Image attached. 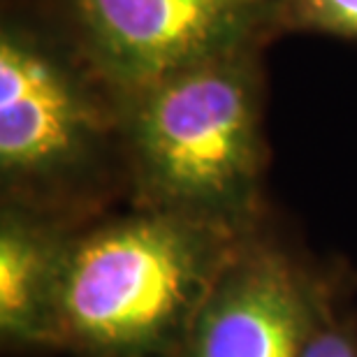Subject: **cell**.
Segmentation results:
<instances>
[{"label": "cell", "mask_w": 357, "mask_h": 357, "mask_svg": "<svg viewBox=\"0 0 357 357\" xmlns=\"http://www.w3.org/2000/svg\"><path fill=\"white\" fill-rule=\"evenodd\" d=\"M330 283L258 227L220 271L178 357H299Z\"/></svg>", "instance_id": "obj_5"}, {"label": "cell", "mask_w": 357, "mask_h": 357, "mask_svg": "<svg viewBox=\"0 0 357 357\" xmlns=\"http://www.w3.org/2000/svg\"><path fill=\"white\" fill-rule=\"evenodd\" d=\"M299 357H357V311L334 278Z\"/></svg>", "instance_id": "obj_7"}, {"label": "cell", "mask_w": 357, "mask_h": 357, "mask_svg": "<svg viewBox=\"0 0 357 357\" xmlns=\"http://www.w3.org/2000/svg\"><path fill=\"white\" fill-rule=\"evenodd\" d=\"M89 75L38 33L5 21L0 33L3 199L73 225L89 216L112 142H121L114 100Z\"/></svg>", "instance_id": "obj_3"}, {"label": "cell", "mask_w": 357, "mask_h": 357, "mask_svg": "<svg viewBox=\"0 0 357 357\" xmlns=\"http://www.w3.org/2000/svg\"><path fill=\"white\" fill-rule=\"evenodd\" d=\"M135 206L260 227L267 149L258 49L181 70L116 105Z\"/></svg>", "instance_id": "obj_2"}, {"label": "cell", "mask_w": 357, "mask_h": 357, "mask_svg": "<svg viewBox=\"0 0 357 357\" xmlns=\"http://www.w3.org/2000/svg\"><path fill=\"white\" fill-rule=\"evenodd\" d=\"M89 73L116 107L202 63L258 49L281 28L283 0H66Z\"/></svg>", "instance_id": "obj_4"}, {"label": "cell", "mask_w": 357, "mask_h": 357, "mask_svg": "<svg viewBox=\"0 0 357 357\" xmlns=\"http://www.w3.org/2000/svg\"><path fill=\"white\" fill-rule=\"evenodd\" d=\"M73 225L3 199L0 213V341L10 353L59 351L56 304Z\"/></svg>", "instance_id": "obj_6"}, {"label": "cell", "mask_w": 357, "mask_h": 357, "mask_svg": "<svg viewBox=\"0 0 357 357\" xmlns=\"http://www.w3.org/2000/svg\"><path fill=\"white\" fill-rule=\"evenodd\" d=\"M281 28L357 40V0H283Z\"/></svg>", "instance_id": "obj_8"}, {"label": "cell", "mask_w": 357, "mask_h": 357, "mask_svg": "<svg viewBox=\"0 0 357 357\" xmlns=\"http://www.w3.org/2000/svg\"><path fill=\"white\" fill-rule=\"evenodd\" d=\"M246 234L149 206L77 227L56 304L59 351L178 357Z\"/></svg>", "instance_id": "obj_1"}]
</instances>
